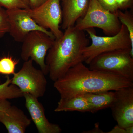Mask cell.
<instances>
[{
	"label": "cell",
	"instance_id": "cell-8",
	"mask_svg": "<svg viewBox=\"0 0 133 133\" xmlns=\"http://www.w3.org/2000/svg\"><path fill=\"white\" fill-rule=\"evenodd\" d=\"M27 13L36 22L51 32L55 38L61 37L63 32L60 29L62 11L60 0H48L33 9H26Z\"/></svg>",
	"mask_w": 133,
	"mask_h": 133
},
{
	"label": "cell",
	"instance_id": "cell-16",
	"mask_svg": "<svg viewBox=\"0 0 133 133\" xmlns=\"http://www.w3.org/2000/svg\"><path fill=\"white\" fill-rule=\"evenodd\" d=\"M6 81L0 84V99H13L23 97V93L17 87L11 83L12 79L6 77Z\"/></svg>",
	"mask_w": 133,
	"mask_h": 133
},
{
	"label": "cell",
	"instance_id": "cell-19",
	"mask_svg": "<svg viewBox=\"0 0 133 133\" xmlns=\"http://www.w3.org/2000/svg\"><path fill=\"white\" fill-rule=\"evenodd\" d=\"M0 7L5 8L6 9L30 8L28 5L22 0H0Z\"/></svg>",
	"mask_w": 133,
	"mask_h": 133
},
{
	"label": "cell",
	"instance_id": "cell-10",
	"mask_svg": "<svg viewBox=\"0 0 133 133\" xmlns=\"http://www.w3.org/2000/svg\"><path fill=\"white\" fill-rule=\"evenodd\" d=\"M114 93L110 107L114 118L122 128L133 126V86L121 88Z\"/></svg>",
	"mask_w": 133,
	"mask_h": 133
},
{
	"label": "cell",
	"instance_id": "cell-22",
	"mask_svg": "<svg viewBox=\"0 0 133 133\" xmlns=\"http://www.w3.org/2000/svg\"><path fill=\"white\" fill-rule=\"evenodd\" d=\"M119 9L127 10L133 7V0H115Z\"/></svg>",
	"mask_w": 133,
	"mask_h": 133
},
{
	"label": "cell",
	"instance_id": "cell-1",
	"mask_svg": "<svg viewBox=\"0 0 133 133\" xmlns=\"http://www.w3.org/2000/svg\"><path fill=\"white\" fill-rule=\"evenodd\" d=\"M133 86V82L116 74L91 70L83 63L69 69L54 82L61 98H69L87 93L116 91Z\"/></svg>",
	"mask_w": 133,
	"mask_h": 133
},
{
	"label": "cell",
	"instance_id": "cell-26",
	"mask_svg": "<svg viewBox=\"0 0 133 133\" xmlns=\"http://www.w3.org/2000/svg\"><path fill=\"white\" fill-rule=\"evenodd\" d=\"M126 133H133V126H129L125 128Z\"/></svg>",
	"mask_w": 133,
	"mask_h": 133
},
{
	"label": "cell",
	"instance_id": "cell-21",
	"mask_svg": "<svg viewBox=\"0 0 133 133\" xmlns=\"http://www.w3.org/2000/svg\"><path fill=\"white\" fill-rule=\"evenodd\" d=\"M105 9L112 13H116L119 10L115 0H97Z\"/></svg>",
	"mask_w": 133,
	"mask_h": 133
},
{
	"label": "cell",
	"instance_id": "cell-9",
	"mask_svg": "<svg viewBox=\"0 0 133 133\" xmlns=\"http://www.w3.org/2000/svg\"><path fill=\"white\" fill-rule=\"evenodd\" d=\"M26 9H6L9 24V33L17 42H22L29 33L42 31L51 37H55L49 30L38 25L27 13Z\"/></svg>",
	"mask_w": 133,
	"mask_h": 133
},
{
	"label": "cell",
	"instance_id": "cell-25",
	"mask_svg": "<svg viewBox=\"0 0 133 133\" xmlns=\"http://www.w3.org/2000/svg\"><path fill=\"white\" fill-rule=\"evenodd\" d=\"M108 133H126L125 128H122L118 125L115 126Z\"/></svg>",
	"mask_w": 133,
	"mask_h": 133
},
{
	"label": "cell",
	"instance_id": "cell-5",
	"mask_svg": "<svg viewBox=\"0 0 133 133\" xmlns=\"http://www.w3.org/2000/svg\"><path fill=\"white\" fill-rule=\"evenodd\" d=\"M131 50L121 49L98 55L89 64L91 70L121 76L133 82V57Z\"/></svg>",
	"mask_w": 133,
	"mask_h": 133
},
{
	"label": "cell",
	"instance_id": "cell-24",
	"mask_svg": "<svg viewBox=\"0 0 133 133\" xmlns=\"http://www.w3.org/2000/svg\"><path fill=\"white\" fill-rule=\"evenodd\" d=\"M11 105V103L8 99H0V112L5 111Z\"/></svg>",
	"mask_w": 133,
	"mask_h": 133
},
{
	"label": "cell",
	"instance_id": "cell-20",
	"mask_svg": "<svg viewBox=\"0 0 133 133\" xmlns=\"http://www.w3.org/2000/svg\"><path fill=\"white\" fill-rule=\"evenodd\" d=\"M9 24L6 10L0 7V38L9 33Z\"/></svg>",
	"mask_w": 133,
	"mask_h": 133
},
{
	"label": "cell",
	"instance_id": "cell-18",
	"mask_svg": "<svg viewBox=\"0 0 133 133\" xmlns=\"http://www.w3.org/2000/svg\"><path fill=\"white\" fill-rule=\"evenodd\" d=\"M19 60L10 56H5L0 58V74L4 75L14 74L16 66Z\"/></svg>",
	"mask_w": 133,
	"mask_h": 133
},
{
	"label": "cell",
	"instance_id": "cell-12",
	"mask_svg": "<svg viewBox=\"0 0 133 133\" xmlns=\"http://www.w3.org/2000/svg\"><path fill=\"white\" fill-rule=\"evenodd\" d=\"M0 122L6 127L8 133H24L31 120L21 109L11 105L6 110L0 112Z\"/></svg>",
	"mask_w": 133,
	"mask_h": 133
},
{
	"label": "cell",
	"instance_id": "cell-6",
	"mask_svg": "<svg viewBox=\"0 0 133 133\" xmlns=\"http://www.w3.org/2000/svg\"><path fill=\"white\" fill-rule=\"evenodd\" d=\"M55 39L42 31H31L26 36L22 42L21 58L24 61L30 58L47 75L48 71L45 64V58Z\"/></svg>",
	"mask_w": 133,
	"mask_h": 133
},
{
	"label": "cell",
	"instance_id": "cell-11",
	"mask_svg": "<svg viewBox=\"0 0 133 133\" xmlns=\"http://www.w3.org/2000/svg\"><path fill=\"white\" fill-rule=\"evenodd\" d=\"M26 107L39 133H60L62 129L57 124L51 123L45 115L43 105L36 98L28 93L23 94Z\"/></svg>",
	"mask_w": 133,
	"mask_h": 133
},
{
	"label": "cell",
	"instance_id": "cell-15",
	"mask_svg": "<svg viewBox=\"0 0 133 133\" xmlns=\"http://www.w3.org/2000/svg\"><path fill=\"white\" fill-rule=\"evenodd\" d=\"M90 108L87 100L83 95L69 98H61L55 112L78 111L89 112Z\"/></svg>",
	"mask_w": 133,
	"mask_h": 133
},
{
	"label": "cell",
	"instance_id": "cell-2",
	"mask_svg": "<svg viewBox=\"0 0 133 133\" xmlns=\"http://www.w3.org/2000/svg\"><path fill=\"white\" fill-rule=\"evenodd\" d=\"M89 43L84 31L74 26L65 29L60 38H55L45 60L50 79L55 82L72 67L84 62L83 51Z\"/></svg>",
	"mask_w": 133,
	"mask_h": 133
},
{
	"label": "cell",
	"instance_id": "cell-27",
	"mask_svg": "<svg viewBox=\"0 0 133 133\" xmlns=\"http://www.w3.org/2000/svg\"><path fill=\"white\" fill-rule=\"evenodd\" d=\"M22 1H23L24 2H25L26 4H27L30 7L29 0H22Z\"/></svg>",
	"mask_w": 133,
	"mask_h": 133
},
{
	"label": "cell",
	"instance_id": "cell-7",
	"mask_svg": "<svg viewBox=\"0 0 133 133\" xmlns=\"http://www.w3.org/2000/svg\"><path fill=\"white\" fill-rule=\"evenodd\" d=\"M13 75L11 83L23 94H29L37 98L44 95L47 85L45 75L42 70L36 69L31 59L24 61L21 70Z\"/></svg>",
	"mask_w": 133,
	"mask_h": 133
},
{
	"label": "cell",
	"instance_id": "cell-13",
	"mask_svg": "<svg viewBox=\"0 0 133 133\" xmlns=\"http://www.w3.org/2000/svg\"><path fill=\"white\" fill-rule=\"evenodd\" d=\"M62 11V28L74 26L76 21L85 15L89 0H60Z\"/></svg>",
	"mask_w": 133,
	"mask_h": 133
},
{
	"label": "cell",
	"instance_id": "cell-23",
	"mask_svg": "<svg viewBox=\"0 0 133 133\" xmlns=\"http://www.w3.org/2000/svg\"><path fill=\"white\" fill-rule=\"evenodd\" d=\"M47 1L48 0H29L30 8L33 9L38 7Z\"/></svg>",
	"mask_w": 133,
	"mask_h": 133
},
{
	"label": "cell",
	"instance_id": "cell-17",
	"mask_svg": "<svg viewBox=\"0 0 133 133\" xmlns=\"http://www.w3.org/2000/svg\"><path fill=\"white\" fill-rule=\"evenodd\" d=\"M116 14L122 24H124L128 30L133 48V14L132 12L126 10L124 12L119 9Z\"/></svg>",
	"mask_w": 133,
	"mask_h": 133
},
{
	"label": "cell",
	"instance_id": "cell-14",
	"mask_svg": "<svg viewBox=\"0 0 133 133\" xmlns=\"http://www.w3.org/2000/svg\"><path fill=\"white\" fill-rule=\"evenodd\" d=\"M89 104L90 112H96L99 110L110 107L114 99V92L106 91L87 93L82 94Z\"/></svg>",
	"mask_w": 133,
	"mask_h": 133
},
{
	"label": "cell",
	"instance_id": "cell-3",
	"mask_svg": "<svg viewBox=\"0 0 133 133\" xmlns=\"http://www.w3.org/2000/svg\"><path fill=\"white\" fill-rule=\"evenodd\" d=\"M84 31L89 35L92 41L91 45L86 47L83 51L84 62L87 64H89L98 55L115 50H131V55L133 57V48L129 33L124 24H122L118 33L112 36H98L94 28H89Z\"/></svg>",
	"mask_w": 133,
	"mask_h": 133
},
{
	"label": "cell",
	"instance_id": "cell-4",
	"mask_svg": "<svg viewBox=\"0 0 133 133\" xmlns=\"http://www.w3.org/2000/svg\"><path fill=\"white\" fill-rule=\"evenodd\" d=\"M121 25L116 13L105 9L97 0H89L85 15L78 19L74 26L84 31L89 28H98L102 29L106 35L112 36L118 33Z\"/></svg>",
	"mask_w": 133,
	"mask_h": 133
}]
</instances>
